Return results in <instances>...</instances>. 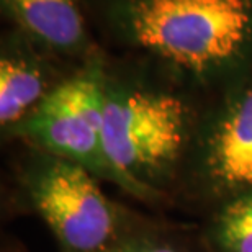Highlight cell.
Masks as SVG:
<instances>
[{
	"label": "cell",
	"instance_id": "5b68a950",
	"mask_svg": "<svg viewBox=\"0 0 252 252\" xmlns=\"http://www.w3.org/2000/svg\"><path fill=\"white\" fill-rule=\"evenodd\" d=\"M211 94L184 174L196 195L216 205L252 193V65Z\"/></svg>",
	"mask_w": 252,
	"mask_h": 252
},
{
	"label": "cell",
	"instance_id": "ba28073f",
	"mask_svg": "<svg viewBox=\"0 0 252 252\" xmlns=\"http://www.w3.org/2000/svg\"><path fill=\"white\" fill-rule=\"evenodd\" d=\"M210 252H252V193H241L213 205L205 226Z\"/></svg>",
	"mask_w": 252,
	"mask_h": 252
},
{
	"label": "cell",
	"instance_id": "3957f363",
	"mask_svg": "<svg viewBox=\"0 0 252 252\" xmlns=\"http://www.w3.org/2000/svg\"><path fill=\"white\" fill-rule=\"evenodd\" d=\"M82 165L32 149L22 167V190L53 233L61 252H102L131 231L134 218L115 203Z\"/></svg>",
	"mask_w": 252,
	"mask_h": 252
},
{
	"label": "cell",
	"instance_id": "6da1fadb",
	"mask_svg": "<svg viewBox=\"0 0 252 252\" xmlns=\"http://www.w3.org/2000/svg\"><path fill=\"white\" fill-rule=\"evenodd\" d=\"M133 56L128 63L107 61L103 146L133 196L153 201L184 174L206 102L198 103L191 92L203 89L182 74Z\"/></svg>",
	"mask_w": 252,
	"mask_h": 252
},
{
	"label": "cell",
	"instance_id": "8992f818",
	"mask_svg": "<svg viewBox=\"0 0 252 252\" xmlns=\"http://www.w3.org/2000/svg\"><path fill=\"white\" fill-rule=\"evenodd\" d=\"M75 67V63L61 58L22 30L10 27L0 41L2 133L28 117Z\"/></svg>",
	"mask_w": 252,
	"mask_h": 252
},
{
	"label": "cell",
	"instance_id": "277c9868",
	"mask_svg": "<svg viewBox=\"0 0 252 252\" xmlns=\"http://www.w3.org/2000/svg\"><path fill=\"white\" fill-rule=\"evenodd\" d=\"M107 53L98 51L79 64L28 117L3 131L30 149L58 156L82 165L90 174L117 185L128 195V182L110 162L103 146V80Z\"/></svg>",
	"mask_w": 252,
	"mask_h": 252
},
{
	"label": "cell",
	"instance_id": "7a4b0ae2",
	"mask_svg": "<svg viewBox=\"0 0 252 252\" xmlns=\"http://www.w3.org/2000/svg\"><path fill=\"white\" fill-rule=\"evenodd\" d=\"M110 43L215 92L252 65V0H84Z\"/></svg>",
	"mask_w": 252,
	"mask_h": 252
},
{
	"label": "cell",
	"instance_id": "9c48e42d",
	"mask_svg": "<svg viewBox=\"0 0 252 252\" xmlns=\"http://www.w3.org/2000/svg\"><path fill=\"white\" fill-rule=\"evenodd\" d=\"M102 252H185L174 239L146 229H134Z\"/></svg>",
	"mask_w": 252,
	"mask_h": 252
},
{
	"label": "cell",
	"instance_id": "52a82bcc",
	"mask_svg": "<svg viewBox=\"0 0 252 252\" xmlns=\"http://www.w3.org/2000/svg\"><path fill=\"white\" fill-rule=\"evenodd\" d=\"M10 27L22 30L70 63L102 51L89 27L84 0H0Z\"/></svg>",
	"mask_w": 252,
	"mask_h": 252
}]
</instances>
